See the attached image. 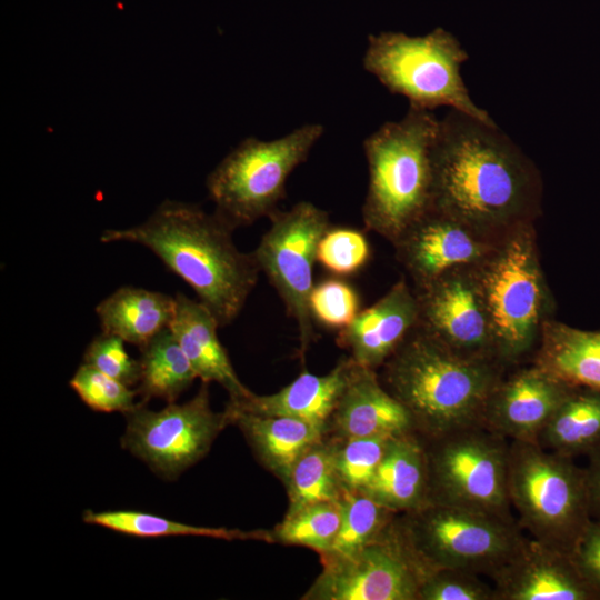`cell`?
<instances>
[{
    "label": "cell",
    "mask_w": 600,
    "mask_h": 600,
    "mask_svg": "<svg viewBox=\"0 0 600 600\" xmlns=\"http://www.w3.org/2000/svg\"><path fill=\"white\" fill-rule=\"evenodd\" d=\"M432 207L496 241L541 213V174L497 124L451 109L432 150Z\"/></svg>",
    "instance_id": "1"
},
{
    "label": "cell",
    "mask_w": 600,
    "mask_h": 600,
    "mask_svg": "<svg viewBox=\"0 0 600 600\" xmlns=\"http://www.w3.org/2000/svg\"><path fill=\"white\" fill-rule=\"evenodd\" d=\"M233 230L214 211L164 200L143 222L107 229L100 240L149 249L190 286L223 328L238 318L261 272L253 253L242 252L234 244Z\"/></svg>",
    "instance_id": "2"
},
{
    "label": "cell",
    "mask_w": 600,
    "mask_h": 600,
    "mask_svg": "<svg viewBox=\"0 0 600 600\" xmlns=\"http://www.w3.org/2000/svg\"><path fill=\"white\" fill-rule=\"evenodd\" d=\"M381 369L383 387L409 411L414 431L430 440L481 426L486 403L509 368L461 354L418 326Z\"/></svg>",
    "instance_id": "3"
},
{
    "label": "cell",
    "mask_w": 600,
    "mask_h": 600,
    "mask_svg": "<svg viewBox=\"0 0 600 600\" xmlns=\"http://www.w3.org/2000/svg\"><path fill=\"white\" fill-rule=\"evenodd\" d=\"M440 120L431 110L409 106L366 138L368 189L361 214L364 228L393 244L432 207V150Z\"/></svg>",
    "instance_id": "4"
},
{
    "label": "cell",
    "mask_w": 600,
    "mask_h": 600,
    "mask_svg": "<svg viewBox=\"0 0 600 600\" xmlns=\"http://www.w3.org/2000/svg\"><path fill=\"white\" fill-rule=\"evenodd\" d=\"M500 362L511 368L530 361L556 303L546 279L534 223L498 239L472 266Z\"/></svg>",
    "instance_id": "5"
},
{
    "label": "cell",
    "mask_w": 600,
    "mask_h": 600,
    "mask_svg": "<svg viewBox=\"0 0 600 600\" xmlns=\"http://www.w3.org/2000/svg\"><path fill=\"white\" fill-rule=\"evenodd\" d=\"M508 491L520 528L572 556L592 519L584 468L537 442L510 441Z\"/></svg>",
    "instance_id": "6"
},
{
    "label": "cell",
    "mask_w": 600,
    "mask_h": 600,
    "mask_svg": "<svg viewBox=\"0 0 600 600\" xmlns=\"http://www.w3.org/2000/svg\"><path fill=\"white\" fill-rule=\"evenodd\" d=\"M469 59L459 40L443 28L426 36L384 31L368 37L363 68L409 106L433 111L441 106L488 124H497L488 111L470 98L460 69Z\"/></svg>",
    "instance_id": "7"
},
{
    "label": "cell",
    "mask_w": 600,
    "mask_h": 600,
    "mask_svg": "<svg viewBox=\"0 0 600 600\" xmlns=\"http://www.w3.org/2000/svg\"><path fill=\"white\" fill-rule=\"evenodd\" d=\"M323 132L322 124L307 123L274 140H242L207 178L214 212L234 230L269 218L286 196L288 178Z\"/></svg>",
    "instance_id": "8"
},
{
    "label": "cell",
    "mask_w": 600,
    "mask_h": 600,
    "mask_svg": "<svg viewBox=\"0 0 600 600\" xmlns=\"http://www.w3.org/2000/svg\"><path fill=\"white\" fill-rule=\"evenodd\" d=\"M399 521L430 572L461 569L490 578L527 539L514 518L440 502L401 513Z\"/></svg>",
    "instance_id": "9"
},
{
    "label": "cell",
    "mask_w": 600,
    "mask_h": 600,
    "mask_svg": "<svg viewBox=\"0 0 600 600\" xmlns=\"http://www.w3.org/2000/svg\"><path fill=\"white\" fill-rule=\"evenodd\" d=\"M424 442L430 502L513 518L508 491L509 440L474 426Z\"/></svg>",
    "instance_id": "10"
},
{
    "label": "cell",
    "mask_w": 600,
    "mask_h": 600,
    "mask_svg": "<svg viewBox=\"0 0 600 600\" xmlns=\"http://www.w3.org/2000/svg\"><path fill=\"white\" fill-rule=\"evenodd\" d=\"M209 383L187 402L168 403L159 411L137 403L126 412L121 446L142 460L160 478L173 481L201 460L220 431L230 424L227 411L210 404Z\"/></svg>",
    "instance_id": "11"
},
{
    "label": "cell",
    "mask_w": 600,
    "mask_h": 600,
    "mask_svg": "<svg viewBox=\"0 0 600 600\" xmlns=\"http://www.w3.org/2000/svg\"><path fill=\"white\" fill-rule=\"evenodd\" d=\"M269 219L270 226L252 253L294 320L303 356L314 340L309 297L318 244L331 226L329 214L310 201H300L289 210L278 209Z\"/></svg>",
    "instance_id": "12"
},
{
    "label": "cell",
    "mask_w": 600,
    "mask_h": 600,
    "mask_svg": "<svg viewBox=\"0 0 600 600\" xmlns=\"http://www.w3.org/2000/svg\"><path fill=\"white\" fill-rule=\"evenodd\" d=\"M323 564L303 599L419 600L430 573L410 546L399 514L356 553Z\"/></svg>",
    "instance_id": "13"
},
{
    "label": "cell",
    "mask_w": 600,
    "mask_h": 600,
    "mask_svg": "<svg viewBox=\"0 0 600 600\" xmlns=\"http://www.w3.org/2000/svg\"><path fill=\"white\" fill-rule=\"evenodd\" d=\"M413 290L422 330L461 354L500 362L472 266L452 269Z\"/></svg>",
    "instance_id": "14"
},
{
    "label": "cell",
    "mask_w": 600,
    "mask_h": 600,
    "mask_svg": "<svg viewBox=\"0 0 600 600\" xmlns=\"http://www.w3.org/2000/svg\"><path fill=\"white\" fill-rule=\"evenodd\" d=\"M572 389L532 361L511 367L491 392L481 426L509 441L537 442Z\"/></svg>",
    "instance_id": "15"
},
{
    "label": "cell",
    "mask_w": 600,
    "mask_h": 600,
    "mask_svg": "<svg viewBox=\"0 0 600 600\" xmlns=\"http://www.w3.org/2000/svg\"><path fill=\"white\" fill-rule=\"evenodd\" d=\"M496 241L431 207L392 246L396 259L417 288L452 269L473 266Z\"/></svg>",
    "instance_id": "16"
},
{
    "label": "cell",
    "mask_w": 600,
    "mask_h": 600,
    "mask_svg": "<svg viewBox=\"0 0 600 600\" xmlns=\"http://www.w3.org/2000/svg\"><path fill=\"white\" fill-rule=\"evenodd\" d=\"M490 579L496 600H600L571 554L532 538Z\"/></svg>",
    "instance_id": "17"
},
{
    "label": "cell",
    "mask_w": 600,
    "mask_h": 600,
    "mask_svg": "<svg viewBox=\"0 0 600 600\" xmlns=\"http://www.w3.org/2000/svg\"><path fill=\"white\" fill-rule=\"evenodd\" d=\"M418 326L416 292L412 284L401 278L338 331L337 343L357 364L377 371Z\"/></svg>",
    "instance_id": "18"
},
{
    "label": "cell",
    "mask_w": 600,
    "mask_h": 600,
    "mask_svg": "<svg viewBox=\"0 0 600 600\" xmlns=\"http://www.w3.org/2000/svg\"><path fill=\"white\" fill-rule=\"evenodd\" d=\"M329 426L338 439L394 437L414 431L409 411L383 387L377 371L357 363Z\"/></svg>",
    "instance_id": "19"
},
{
    "label": "cell",
    "mask_w": 600,
    "mask_h": 600,
    "mask_svg": "<svg viewBox=\"0 0 600 600\" xmlns=\"http://www.w3.org/2000/svg\"><path fill=\"white\" fill-rule=\"evenodd\" d=\"M169 329L190 361L197 377L206 383L217 382L229 393L230 401L252 393L238 378L227 350L218 338L220 328L214 316L199 300L178 292Z\"/></svg>",
    "instance_id": "20"
},
{
    "label": "cell",
    "mask_w": 600,
    "mask_h": 600,
    "mask_svg": "<svg viewBox=\"0 0 600 600\" xmlns=\"http://www.w3.org/2000/svg\"><path fill=\"white\" fill-rule=\"evenodd\" d=\"M354 364L349 357L323 376L304 371L274 393L258 396L252 392L243 399L229 401L227 408L253 414L291 417L328 429Z\"/></svg>",
    "instance_id": "21"
},
{
    "label": "cell",
    "mask_w": 600,
    "mask_h": 600,
    "mask_svg": "<svg viewBox=\"0 0 600 600\" xmlns=\"http://www.w3.org/2000/svg\"><path fill=\"white\" fill-rule=\"evenodd\" d=\"M361 492L399 514L428 504L430 474L424 439L414 431L392 437Z\"/></svg>",
    "instance_id": "22"
},
{
    "label": "cell",
    "mask_w": 600,
    "mask_h": 600,
    "mask_svg": "<svg viewBox=\"0 0 600 600\" xmlns=\"http://www.w3.org/2000/svg\"><path fill=\"white\" fill-rule=\"evenodd\" d=\"M263 466L282 481L299 457L321 441L327 428L284 416H262L226 408Z\"/></svg>",
    "instance_id": "23"
},
{
    "label": "cell",
    "mask_w": 600,
    "mask_h": 600,
    "mask_svg": "<svg viewBox=\"0 0 600 600\" xmlns=\"http://www.w3.org/2000/svg\"><path fill=\"white\" fill-rule=\"evenodd\" d=\"M530 361L570 386L600 390V329H578L551 318Z\"/></svg>",
    "instance_id": "24"
},
{
    "label": "cell",
    "mask_w": 600,
    "mask_h": 600,
    "mask_svg": "<svg viewBox=\"0 0 600 600\" xmlns=\"http://www.w3.org/2000/svg\"><path fill=\"white\" fill-rule=\"evenodd\" d=\"M174 297L159 291L124 286L96 307L102 332L114 334L139 349L169 328Z\"/></svg>",
    "instance_id": "25"
},
{
    "label": "cell",
    "mask_w": 600,
    "mask_h": 600,
    "mask_svg": "<svg viewBox=\"0 0 600 600\" xmlns=\"http://www.w3.org/2000/svg\"><path fill=\"white\" fill-rule=\"evenodd\" d=\"M537 443L551 452L574 458L600 447V390L573 387Z\"/></svg>",
    "instance_id": "26"
},
{
    "label": "cell",
    "mask_w": 600,
    "mask_h": 600,
    "mask_svg": "<svg viewBox=\"0 0 600 600\" xmlns=\"http://www.w3.org/2000/svg\"><path fill=\"white\" fill-rule=\"evenodd\" d=\"M140 351L137 391L143 402L152 398L176 402L198 378L169 328L157 333Z\"/></svg>",
    "instance_id": "27"
},
{
    "label": "cell",
    "mask_w": 600,
    "mask_h": 600,
    "mask_svg": "<svg viewBox=\"0 0 600 600\" xmlns=\"http://www.w3.org/2000/svg\"><path fill=\"white\" fill-rule=\"evenodd\" d=\"M83 521L109 530L140 538L169 536L207 537L223 540H258L273 542L272 533L266 530H240L229 528L200 527L170 520L164 517L138 510H87Z\"/></svg>",
    "instance_id": "28"
},
{
    "label": "cell",
    "mask_w": 600,
    "mask_h": 600,
    "mask_svg": "<svg viewBox=\"0 0 600 600\" xmlns=\"http://www.w3.org/2000/svg\"><path fill=\"white\" fill-rule=\"evenodd\" d=\"M340 506V527L329 550L320 556L322 563L356 553L378 538L399 514L361 491L344 488Z\"/></svg>",
    "instance_id": "29"
},
{
    "label": "cell",
    "mask_w": 600,
    "mask_h": 600,
    "mask_svg": "<svg viewBox=\"0 0 600 600\" xmlns=\"http://www.w3.org/2000/svg\"><path fill=\"white\" fill-rule=\"evenodd\" d=\"M288 490L287 512L308 504L337 501L343 487L334 464V441L324 438L303 452L283 480Z\"/></svg>",
    "instance_id": "30"
},
{
    "label": "cell",
    "mask_w": 600,
    "mask_h": 600,
    "mask_svg": "<svg viewBox=\"0 0 600 600\" xmlns=\"http://www.w3.org/2000/svg\"><path fill=\"white\" fill-rule=\"evenodd\" d=\"M341 522L340 499L308 504L287 512L274 528L272 540L291 546L307 547L320 556L333 542Z\"/></svg>",
    "instance_id": "31"
},
{
    "label": "cell",
    "mask_w": 600,
    "mask_h": 600,
    "mask_svg": "<svg viewBox=\"0 0 600 600\" xmlns=\"http://www.w3.org/2000/svg\"><path fill=\"white\" fill-rule=\"evenodd\" d=\"M371 258V246L363 231L330 226L319 241L317 262L336 277H349L362 270Z\"/></svg>",
    "instance_id": "32"
},
{
    "label": "cell",
    "mask_w": 600,
    "mask_h": 600,
    "mask_svg": "<svg viewBox=\"0 0 600 600\" xmlns=\"http://www.w3.org/2000/svg\"><path fill=\"white\" fill-rule=\"evenodd\" d=\"M392 437L334 441V464L344 489L361 491L371 480Z\"/></svg>",
    "instance_id": "33"
},
{
    "label": "cell",
    "mask_w": 600,
    "mask_h": 600,
    "mask_svg": "<svg viewBox=\"0 0 600 600\" xmlns=\"http://www.w3.org/2000/svg\"><path fill=\"white\" fill-rule=\"evenodd\" d=\"M69 384L82 402L94 411L124 414L137 404V390L84 362L76 370Z\"/></svg>",
    "instance_id": "34"
},
{
    "label": "cell",
    "mask_w": 600,
    "mask_h": 600,
    "mask_svg": "<svg viewBox=\"0 0 600 600\" xmlns=\"http://www.w3.org/2000/svg\"><path fill=\"white\" fill-rule=\"evenodd\" d=\"M309 307L313 321L337 331L344 329L361 310L358 291L340 277L314 284Z\"/></svg>",
    "instance_id": "35"
},
{
    "label": "cell",
    "mask_w": 600,
    "mask_h": 600,
    "mask_svg": "<svg viewBox=\"0 0 600 600\" xmlns=\"http://www.w3.org/2000/svg\"><path fill=\"white\" fill-rule=\"evenodd\" d=\"M419 600H496L492 584L461 569L431 571L421 584Z\"/></svg>",
    "instance_id": "36"
},
{
    "label": "cell",
    "mask_w": 600,
    "mask_h": 600,
    "mask_svg": "<svg viewBox=\"0 0 600 600\" xmlns=\"http://www.w3.org/2000/svg\"><path fill=\"white\" fill-rule=\"evenodd\" d=\"M83 362L117 379L133 386L140 380V360L133 359L121 338L101 332L94 337L83 353Z\"/></svg>",
    "instance_id": "37"
},
{
    "label": "cell",
    "mask_w": 600,
    "mask_h": 600,
    "mask_svg": "<svg viewBox=\"0 0 600 600\" xmlns=\"http://www.w3.org/2000/svg\"><path fill=\"white\" fill-rule=\"evenodd\" d=\"M572 558L584 578L600 590V521L591 519Z\"/></svg>",
    "instance_id": "38"
},
{
    "label": "cell",
    "mask_w": 600,
    "mask_h": 600,
    "mask_svg": "<svg viewBox=\"0 0 600 600\" xmlns=\"http://www.w3.org/2000/svg\"><path fill=\"white\" fill-rule=\"evenodd\" d=\"M584 468L591 518L600 521V447L588 456Z\"/></svg>",
    "instance_id": "39"
}]
</instances>
